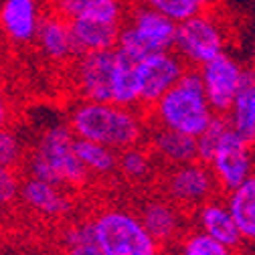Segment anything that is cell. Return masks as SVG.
<instances>
[{
  "label": "cell",
  "mask_w": 255,
  "mask_h": 255,
  "mask_svg": "<svg viewBox=\"0 0 255 255\" xmlns=\"http://www.w3.org/2000/svg\"><path fill=\"white\" fill-rule=\"evenodd\" d=\"M146 146L154 154L156 162H160L164 168L199 160L197 138L186 136V134L176 132V130H168V128H162V126L150 124Z\"/></svg>",
  "instance_id": "cell-16"
},
{
  "label": "cell",
  "mask_w": 255,
  "mask_h": 255,
  "mask_svg": "<svg viewBox=\"0 0 255 255\" xmlns=\"http://www.w3.org/2000/svg\"><path fill=\"white\" fill-rule=\"evenodd\" d=\"M95 243L106 255H162V247L144 223L138 211L106 205L87 219Z\"/></svg>",
  "instance_id": "cell-4"
},
{
  "label": "cell",
  "mask_w": 255,
  "mask_h": 255,
  "mask_svg": "<svg viewBox=\"0 0 255 255\" xmlns=\"http://www.w3.org/2000/svg\"><path fill=\"white\" fill-rule=\"evenodd\" d=\"M209 166L221 193L229 195L255 174V146L247 144L231 130L213 154Z\"/></svg>",
  "instance_id": "cell-10"
},
{
  "label": "cell",
  "mask_w": 255,
  "mask_h": 255,
  "mask_svg": "<svg viewBox=\"0 0 255 255\" xmlns=\"http://www.w3.org/2000/svg\"><path fill=\"white\" fill-rule=\"evenodd\" d=\"M193 225L195 229L203 231L205 235L217 239L219 243L223 245H229L233 249H239L245 241H243V235L237 227V223L227 207V201L225 199H213L209 203H205L203 207H199L193 215Z\"/></svg>",
  "instance_id": "cell-17"
},
{
  "label": "cell",
  "mask_w": 255,
  "mask_h": 255,
  "mask_svg": "<svg viewBox=\"0 0 255 255\" xmlns=\"http://www.w3.org/2000/svg\"><path fill=\"white\" fill-rule=\"evenodd\" d=\"M199 73H201L207 100L213 112L219 116H227L237 98V93L241 91L245 83L247 65H243L237 57L225 51L223 55L215 57L213 61L205 63L199 69Z\"/></svg>",
  "instance_id": "cell-8"
},
{
  "label": "cell",
  "mask_w": 255,
  "mask_h": 255,
  "mask_svg": "<svg viewBox=\"0 0 255 255\" xmlns=\"http://www.w3.org/2000/svg\"><path fill=\"white\" fill-rule=\"evenodd\" d=\"M35 45L47 61L57 63V65H71L75 57L79 55L71 20L57 14L51 8H47V14L41 22Z\"/></svg>",
  "instance_id": "cell-15"
},
{
  "label": "cell",
  "mask_w": 255,
  "mask_h": 255,
  "mask_svg": "<svg viewBox=\"0 0 255 255\" xmlns=\"http://www.w3.org/2000/svg\"><path fill=\"white\" fill-rule=\"evenodd\" d=\"M45 2H49V4H51V2H53V0H45Z\"/></svg>",
  "instance_id": "cell-33"
},
{
  "label": "cell",
  "mask_w": 255,
  "mask_h": 255,
  "mask_svg": "<svg viewBox=\"0 0 255 255\" xmlns=\"http://www.w3.org/2000/svg\"><path fill=\"white\" fill-rule=\"evenodd\" d=\"M225 201L243 235V241L255 245V174L225 195Z\"/></svg>",
  "instance_id": "cell-22"
},
{
  "label": "cell",
  "mask_w": 255,
  "mask_h": 255,
  "mask_svg": "<svg viewBox=\"0 0 255 255\" xmlns=\"http://www.w3.org/2000/svg\"><path fill=\"white\" fill-rule=\"evenodd\" d=\"M75 142L77 136L67 122L45 126L30 146L28 158L22 166L26 176L55 182L59 186H65L67 190L85 188L91 176L79 160Z\"/></svg>",
  "instance_id": "cell-2"
},
{
  "label": "cell",
  "mask_w": 255,
  "mask_h": 255,
  "mask_svg": "<svg viewBox=\"0 0 255 255\" xmlns=\"http://www.w3.org/2000/svg\"><path fill=\"white\" fill-rule=\"evenodd\" d=\"M188 65L172 51H156L138 63L142 112H150L182 79Z\"/></svg>",
  "instance_id": "cell-9"
},
{
  "label": "cell",
  "mask_w": 255,
  "mask_h": 255,
  "mask_svg": "<svg viewBox=\"0 0 255 255\" xmlns=\"http://www.w3.org/2000/svg\"><path fill=\"white\" fill-rule=\"evenodd\" d=\"M45 0H2V33L10 45L26 47L37 41L41 22L47 12H43Z\"/></svg>",
  "instance_id": "cell-13"
},
{
  "label": "cell",
  "mask_w": 255,
  "mask_h": 255,
  "mask_svg": "<svg viewBox=\"0 0 255 255\" xmlns=\"http://www.w3.org/2000/svg\"><path fill=\"white\" fill-rule=\"evenodd\" d=\"M231 132V124L227 120V116H215L213 122L209 124L207 130L197 138V146H199V160L209 164L213 154L217 152V148L221 146V142L225 140V136Z\"/></svg>",
  "instance_id": "cell-28"
},
{
  "label": "cell",
  "mask_w": 255,
  "mask_h": 255,
  "mask_svg": "<svg viewBox=\"0 0 255 255\" xmlns=\"http://www.w3.org/2000/svg\"><path fill=\"white\" fill-rule=\"evenodd\" d=\"M231 130L243 138L247 144L255 146V67L249 65L245 73V83L227 114Z\"/></svg>",
  "instance_id": "cell-20"
},
{
  "label": "cell",
  "mask_w": 255,
  "mask_h": 255,
  "mask_svg": "<svg viewBox=\"0 0 255 255\" xmlns=\"http://www.w3.org/2000/svg\"><path fill=\"white\" fill-rule=\"evenodd\" d=\"M28 150L24 138L14 130V128H4L0 136V164L8 170H18V166H24Z\"/></svg>",
  "instance_id": "cell-27"
},
{
  "label": "cell",
  "mask_w": 255,
  "mask_h": 255,
  "mask_svg": "<svg viewBox=\"0 0 255 255\" xmlns=\"http://www.w3.org/2000/svg\"><path fill=\"white\" fill-rule=\"evenodd\" d=\"M63 255H106L100 245L95 243L89 221H75L63 229L61 233Z\"/></svg>",
  "instance_id": "cell-25"
},
{
  "label": "cell",
  "mask_w": 255,
  "mask_h": 255,
  "mask_svg": "<svg viewBox=\"0 0 255 255\" xmlns=\"http://www.w3.org/2000/svg\"><path fill=\"white\" fill-rule=\"evenodd\" d=\"M75 150L91 178H112L118 172V162H120L118 150L104 146L100 142L81 140V138H77Z\"/></svg>",
  "instance_id": "cell-23"
},
{
  "label": "cell",
  "mask_w": 255,
  "mask_h": 255,
  "mask_svg": "<svg viewBox=\"0 0 255 255\" xmlns=\"http://www.w3.org/2000/svg\"><path fill=\"white\" fill-rule=\"evenodd\" d=\"M176 255H237V249L223 245L199 229H188L176 243Z\"/></svg>",
  "instance_id": "cell-26"
},
{
  "label": "cell",
  "mask_w": 255,
  "mask_h": 255,
  "mask_svg": "<svg viewBox=\"0 0 255 255\" xmlns=\"http://www.w3.org/2000/svg\"><path fill=\"white\" fill-rule=\"evenodd\" d=\"M20 188H22V176H18V170L2 168L0 172V201L4 209L20 201Z\"/></svg>",
  "instance_id": "cell-30"
},
{
  "label": "cell",
  "mask_w": 255,
  "mask_h": 255,
  "mask_svg": "<svg viewBox=\"0 0 255 255\" xmlns=\"http://www.w3.org/2000/svg\"><path fill=\"white\" fill-rule=\"evenodd\" d=\"M18 203L24 211L43 221H63L73 213V201L65 186L33 176L22 178Z\"/></svg>",
  "instance_id": "cell-11"
},
{
  "label": "cell",
  "mask_w": 255,
  "mask_h": 255,
  "mask_svg": "<svg viewBox=\"0 0 255 255\" xmlns=\"http://www.w3.org/2000/svg\"><path fill=\"white\" fill-rule=\"evenodd\" d=\"M124 22H110L98 18H75L71 20L75 45L81 53L116 51Z\"/></svg>",
  "instance_id": "cell-19"
},
{
  "label": "cell",
  "mask_w": 255,
  "mask_h": 255,
  "mask_svg": "<svg viewBox=\"0 0 255 255\" xmlns=\"http://www.w3.org/2000/svg\"><path fill=\"white\" fill-rule=\"evenodd\" d=\"M174 51L188 67L201 69L227 51V28L213 10H201L178 24Z\"/></svg>",
  "instance_id": "cell-5"
},
{
  "label": "cell",
  "mask_w": 255,
  "mask_h": 255,
  "mask_svg": "<svg viewBox=\"0 0 255 255\" xmlns=\"http://www.w3.org/2000/svg\"><path fill=\"white\" fill-rule=\"evenodd\" d=\"M195 2H197L203 10H213V6L219 2V0H195Z\"/></svg>",
  "instance_id": "cell-31"
},
{
  "label": "cell",
  "mask_w": 255,
  "mask_h": 255,
  "mask_svg": "<svg viewBox=\"0 0 255 255\" xmlns=\"http://www.w3.org/2000/svg\"><path fill=\"white\" fill-rule=\"evenodd\" d=\"M49 8L65 16L67 20L98 18L110 22H126L128 12H130L124 0H53Z\"/></svg>",
  "instance_id": "cell-18"
},
{
  "label": "cell",
  "mask_w": 255,
  "mask_h": 255,
  "mask_svg": "<svg viewBox=\"0 0 255 255\" xmlns=\"http://www.w3.org/2000/svg\"><path fill=\"white\" fill-rule=\"evenodd\" d=\"M148 114L152 126L182 132L199 138L217 116L207 100L199 69L188 67L182 79Z\"/></svg>",
  "instance_id": "cell-3"
},
{
  "label": "cell",
  "mask_w": 255,
  "mask_h": 255,
  "mask_svg": "<svg viewBox=\"0 0 255 255\" xmlns=\"http://www.w3.org/2000/svg\"><path fill=\"white\" fill-rule=\"evenodd\" d=\"M138 4H144L148 8H154L158 12L166 14L168 18H172L174 22H182L190 16L199 14L203 8L195 2V0H134Z\"/></svg>",
  "instance_id": "cell-29"
},
{
  "label": "cell",
  "mask_w": 255,
  "mask_h": 255,
  "mask_svg": "<svg viewBox=\"0 0 255 255\" xmlns=\"http://www.w3.org/2000/svg\"><path fill=\"white\" fill-rule=\"evenodd\" d=\"M138 63L116 51V67L112 77V102L124 108H138L142 110L140 98V75Z\"/></svg>",
  "instance_id": "cell-21"
},
{
  "label": "cell",
  "mask_w": 255,
  "mask_h": 255,
  "mask_svg": "<svg viewBox=\"0 0 255 255\" xmlns=\"http://www.w3.org/2000/svg\"><path fill=\"white\" fill-rule=\"evenodd\" d=\"M67 124L81 140L100 142L118 152L146 142L150 120L138 108H124L114 102L77 100L67 112Z\"/></svg>",
  "instance_id": "cell-1"
},
{
  "label": "cell",
  "mask_w": 255,
  "mask_h": 255,
  "mask_svg": "<svg viewBox=\"0 0 255 255\" xmlns=\"http://www.w3.org/2000/svg\"><path fill=\"white\" fill-rule=\"evenodd\" d=\"M156 158L150 152L148 146H132L128 150L120 152V162H118V174L130 184H146L154 176Z\"/></svg>",
  "instance_id": "cell-24"
},
{
  "label": "cell",
  "mask_w": 255,
  "mask_h": 255,
  "mask_svg": "<svg viewBox=\"0 0 255 255\" xmlns=\"http://www.w3.org/2000/svg\"><path fill=\"white\" fill-rule=\"evenodd\" d=\"M126 24L140 37V41L150 53L174 49L178 22H174L166 14L134 2L130 12H128Z\"/></svg>",
  "instance_id": "cell-14"
},
{
  "label": "cell",
  "mask_w": 255,
  "mask_h": 255,
  "mask_svg": "<svg viewBox=\"0 0 255 255\" xmlns=\"http://www.w3.org/2000/svg\"><path fill=\"white\" fill-rule=\"evenodd\" d=\"M138 215L144 227L160 245L178 243L180 237L188 231V213H184L164 195H148L140 203Z\"/></svg>",
  "instance_id": "cell-12"
},
{
  "label": "cell",
  "mask_w": 255,
  "mask_h": 255,
  "mask_svg": "<svg viewBox=\"0 0 255 255\" xmlns=\"http://www.w3.org/2000/svg\"><path fill=\"white\" fill-rule=\"evenodd\" d=\"M251 65L255 67V39H253V45H251Z\"/></svg>",
  "instance_id": "cell-32"
},
{
  "label": "cell",
  "mask_w": 255,
  "mask_h": 255,
  "mask_svg": "<svg viewBox=\"0 0 255 255\" xmlns=\"http://www.w3.org/2000/svg\"><path fill=\"white\" fill-rule=\"evenodd\" d=\"M116 51L81 53L69 65V81L77 100L112 102Z\"/></svg>",
  "instance_id": "cell-7"
},
{
  "label": "cell",
  "mask_w": 255,
  "mask_h": 255,
  "mask_svg": "<svg viewBox=\"0 0 255 255\" xmlns=\"http://www.w3.org/2000/svg\"><path fill=\"white\" fill-rule=\"evenodd\" d=\"M221 188L209 164L195 160L180 166L164 168L160 174V195L193 215L205 203L217 199Z\"/></svg>",
  "instance_id": "cell-6"
}]
</instances>
